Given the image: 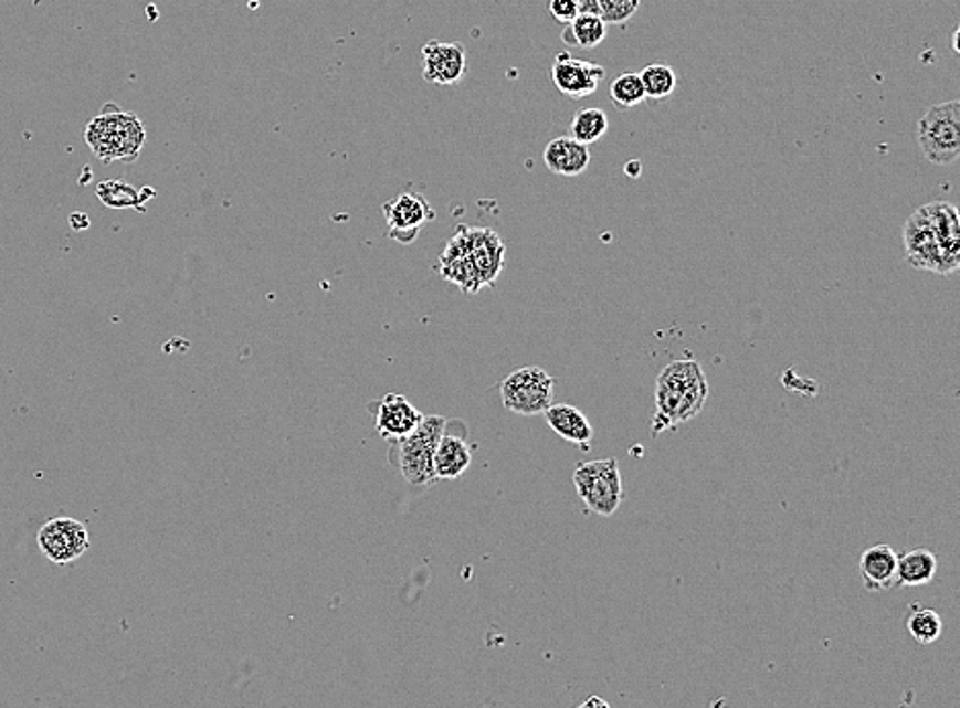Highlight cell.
<instances>
[{"label":"cell","mask_w":960,"mask_h":708,"mask_svg":"<svg viewBox=\"0 0 960 708\" xmlns=\"http://www.w3.org/2000/svg\"><path fill=\"white\" fill-rule=\"evenodd\" d=\"M600 17L606 25H625L640 11L641 0H597Z\"/></svg>","instance_id":"26"},{"label":"cell","mask_w":960,"mask_h":708,"mask_svg":"<svg viewBox=\"0 0 960 708\" xmlns=\"http://www.w3.org/2000/svg\"><path fill=\"white\" fill-rule=\"evenodd\" d=\"M445 418L424 416L412 434L395 441L398 469L410 486H431L436 482L434 475V451L445 434Z\"/></svg>","instance_id":"4"},{"label":"cell","mask_w":960,"mask_h":708,"mask_svg":"<svg viewBox=\"0 0 960 708\" xmlns=\"http://www.w3.org/2000/svg\"><path fill=\"white\" fill-rule=\"evenodd\" d=\"M907 633L911 635V640L918 641L919 645H932L940 640L945 623L942 616L932 609H924V606H909L907 611Z\"/></svg>","instance_id":"22"},{"label":"cell","mask_w":960,"mask_h":708,"mask_svg":"<svg viewBox=\"0 0 960 708\" xmlns=\"http://www.w3.org/2000/svg\"><path fill=\"white\" fill-rule=\"evenodd\" d=\"M640 78L645 97L654 101L672 97L678 86V76L668 64H650L641 70Z\"/></svg>","instance_id":"24"},{"label":"cell","mask_w":960,"mask_h":708,"mask_svg":"<svg viewBox=\"0 0 960 708\" xmlns=\"http://www.w3.org/2000/svg\"><path fill=\"white\" fill-rule=\"evenodd\" d=\"M561 40L576 50H597L606 40V23L600 14H580L566 25Z\"/></svg>","instance_id":"20"},{"label":"cell","mask_w":960,"mask_h":708,"mask_svg":"<svg viewBox=\"0 0 960 708\" xmlns=\"http://www.w3.org/2000/svg\"><path fill=\"white\" fill-rule=\"evenodd\" d=\"M573 486L592 515L613 516L623 501V477L616 458L580 463L573 472Z\"/></svg>","instance_id":"6"},{"label":"cell","mask_w":960,"mask_h":708,"mask_svg":"<svg viewBox=\"0 0 960 708\" xmlns=\"http://www.w3.org/2000/svg\"><path fill=\"white\" fill-rule=\"evenodd\" d=\"M556 379L541 367L516 369L500 383L502 405L518 416H537L553 403Z\"/></svg>","instance_id":"7"},{"label":"cell","mask_w":960,"mask_h":708,"mask_svg":"<svg viewBox=\"0 0 960 708\" xmlns=\"http://www.w3.org/2000/svg\"><path fill=\"white\" fill-rule=\"evenodd\" d=\"M576 708H611V705L602 696L592 695L588 696L584 702H580Z\"/></svg>","instance_id":"28"},{"label":"cell","mask_w":960,"mask_h":708,"mask_svg":"<svg viewBox=\"0 0 960 708\" xmlns=\"http://www.w3.org/2000/svg\"><path fill=\"white\" fill-rule=\"evenodd\" d=\"M465 237L482 289L494 287L506 264V246L502 237L489 228H465Z\"/></svg>","instance_id":"11"},{"label":"cell","mask_w":960,"mask_h":708,"mask_svg":"<svg viewBox=\"0 0 960 708\" xmlns=\"http://www.w3.org/2000/svg\"><path fill=\"white\" fill-rule=\"evenodd\" d=\"M439 273L449 283L457 285L463 293H477L482 289V283L477 278L472 256L467 251V237L463 225L457 230V234L449 240L445 251L441 254Z\"/></svg>","instance_id":"14"},{"label":"cell","mask_w":960,"mask_h":708,"mask_svg":"<svg viewBox=\"0 0 960 708\" xmlns=\"http://www.w3.org/2000/svg\"><path fill=\"white\" fill-rule=\"evenodd\" d=\"M91 545L88 530L81 520L57 516L48 520L38 532V547L42 556L54 566H68L86 553Z\"/></svg>","instance_id":"8"},{"label":"cell","mask_w":960,"mask_h":708,"mask_svg":"<svg viewBox=\"0 0 960 708\" xmlns=\"http://www.w3.org/2000/svg\"><path fill=\"white\" fill-rule=\"evenodd\" d=\"M606 131H609V115L597 107L580 109L571 119L570 138L584 146L604 138Z\"/></svg>","instance_id":"23"},{"label":"cell","mask_w":960,"mask_h":708,"mask_svg":"<svg viewBox=\"0 0 960 708\" xmlns=\"http://www.w3.org/2000/svg\"><path fill=\"white\" fill-rule=\"evenodd\" d=\"M959 211L947 201L919 208L905 223V254L909 264L936 275H952L960 264Z\"/></svg>","instance_id":"1"},{"label":"cell","mask_w":960,"mask_h":708,"mask_svg":"<svg viewBox=\"0 0 960 708\" xmlns=\"http://www.w3.org/2000/svg\"><path fill=\"white\" fill-rule=\"evenodd\" d=\"M645 91L641 84L640 74L635 72H625L621 76H616L611 83V101L616 107L623 109H633L645 101Z\"/></svg>","instance_id":"25"},{"label":"cell","mask_w":960,"mask_h":708,"mask_svg":"<svg viewBox=\"0 0 960 708\" xmlns=\"http://www.w3.org/2000/svg\"><path fill=\"white\" fill-rule=\"evenodd\" d=\"M422 76L426 83L451 86L463 81L467 74V56L460 42H429L422 47Z\"/></svg>","instance_id":"12"},{"label":"cell","mask_w":960,"mask_h":708,"mask_svg":"<svg viewBox=\"0 0 960 708\" xmlns=\"http://www.w3.org/2000/svg\"><path fill=\"white\" fill-rule=\"evenodd\" d=\"M386 222L390 225V237L400 244H412L424 223L436 215L431 203L420 193H402L383 205Z\"/></svg>","instance_id":"9"},{"label":"cell","mask_w":960,"mask_h":708,"mask_svg":"<svg viewBox=\"0 0 960 708\" xmlns=\"http://www.w3.org/2000/svg\"><path fill=\"white\" fill-rule=\"evenodd\" d=\"M626 175L629 177H633V179H637L640 177L641 162L640 160H633V162H629L625 167Z\"/></svg>","instance_id":"30"},{"label":"cell","mask_w":960,"mask_h":708,"mask_svg":"<svg viewBox=\"0 0 960 708\" xmlns=\"http://www.w3.org/2000/svg\"><path fill=\"white\" fill-rule=\"evenodd\" d=\"M959 35H960V29L957 28V29H954V35H952V50H954V52H957V54H959Z\"/></svg>","instance_id":"31"},{"label":"cell","mask_w":960,"mask_h":708,"mask_svg":"<svg viewBox=\"0 0 960 708\" xmlns=\"http://www.w3.org/2000/svg\"><path fill=\"white\" fill-rule=\"evenodd\" d=\"M547 9H549V14L561 25H568L576 17H580L576 0H549Z\"/></svg>","instance_id":"27"},{"label":"cell","mask_w":960,"mask_h":708,"mask_svg":"<svg viewBox=\"0 0 960 708\" xmlns=\"http://www.w3.org/2000/svg\"><path fill=\"white\" fill-rule=\"evenodd\" d=\"M424 414L400 393H388L377 405L376 431L386 441H400L416 431Z\"/></svg>","instance_id":"13"},{"label":"cell","mask_w":960,"mask_h":708,"mask_svg":"<svg viewBox=\"0 0 960 708\" xmlns=\"http://www.w3.org/2000/svg\"><path fill=\"white\" fill-rule=\"evenodd\" d=\"M88 148L101 162H134L146 144V127L138 115L107 105L84 131Z\"/></svg>","instance_id":"3"},{"label":"cell","mask_w":960,"mask_h":708,"mask_svg":"<svg viewBox=\"0 0 960 708\" xmlns=\"http://www.w3.org/2000/svg\"><path fill=\"white\" fill-rule=\"evenodd\" d=\"M919 150L928 162L948 167L960 156V103L932 105L918 124Z\"/></svg>","instance_id":"5"},{"label":"cell","mask_w":960,"mask_h":708,"mask_svg":"<svg viewBox=\"0 0 960 708\" xmlns=\"http://www.w3.org/2000/svg\"><path fill=\"white\" fill-rule=\"evenodd\" d=\"M576 2H578L580 14H600L599 2L597 0H576Z\"/></svg>","instance_id":"29"},{"label":"cell","mask_w":960,"mask_h":708,"mask_svg":"<svg viewBox=\"0 0 960 708\" xmlns=\"http://www.w3.org/2000/svg\"><path fill=\"white\" fill-rule=\"evenodd\" d=\"M549 429L563 441L588 448L594 438V429L582 410L571 403H551L544 412Z\"/></svg>","instance_id":"15"},{"label":"cell","mask_w":960,"mask_h":708,"mask_svg":"<svg viewBox=\"0 0 960 708\" xmlns=\"http://www.w3.org/2000/svg\"><path fill=\"white\" fill-rule=\"evenodd\" d=\"M897 553L889 545H873L861 556V575L868 592H885L897 583Z\"/></svg>","instance_id":"16"},{"label":"cell","mask_w":960,"mask_h":708,"mask_svg":"<svg viewBox=\"0 0 960 708\" xmlns=\"http://www.w3.org/2000/svg\"><path fill=\"white\" fill-rule=\"evenodd\" d=\"M606 76V68L571 56L568 52L557 54L556 62L551 66V81L557 91L568 98L590 97L597 93L600 83Z\"/></svg>","instance_id":"10"},{"label":"cell","mask_w":960,"mask_h":708,"mask_svg":"<svg viewBox=\"0 0 960 708\" xmlns=\"http://www.w3.org/2000/svg\"><path fill=\"white\" fill-rule=\"evenodd\" d=\"M472 448L455 434L445 432L434 451V475L436 479H457L472 465Z\"/></svg>","instance_id":"18"},{"label":"cell","mask_w":960,"mask_h":708,"mask_svg":"<svg viewBox=\"0 0 960 708\" xmlns=\"http://www.w3.org/2000/svg\"><path fill=\"white\" fill-rule=\"evenodd\" d=\"M544 162L559 177H580L590 167V150L570 136H561L545 146Z\"/></svg>","instance_id":"17"},{"label":"cell","mask_w":960,"mask_h":708,"mask_svg":"<svg viewBox=\"0 0 960 708\" xmlns=\"http://www.w3.org/2000/svg\"><path fill=\"white\" fill-rule=\"evenodd\" d=\"M709 381L695 359L669 362L655 381V436L674 431L698 416L709 398Z\"/></svg>","instance_id":"2"},{"label":"cell","mask_w":960,"mask_h":708,"mask_svg":"<svg viewBox=\"0 0 960 708\" xmlns=\"http://www.w3.org/2000/svg\"><path fill=\"white\" fill-rule=\"evenodd\" d=\"M154 194L156 193L150 187L138 191L136 187L124 181L101 182L97 187L98 199L112 209H141Z\"/></svg>","instance_id":"21"},{"label":"cell","mask_w":960,"mask_h":708,"mask_svg":"<svg viewBox=\"0 0 960 708\" xmlns=\"http://www.w3.org/2000/svg\"><path fill=\"white\" fill-rule=\"evenodd\" d=\"M938 571V557L926 547L905 551L897 557V583L904 588H918L933 582Z\"/></svg>","instance_id":"19"}]
</instances>
